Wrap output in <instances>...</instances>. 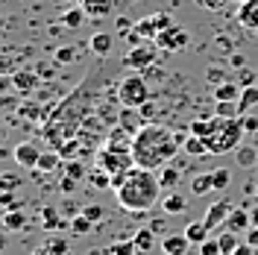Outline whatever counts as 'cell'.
<instances>
[{
  "mask_svg": "<svg viewBox=\"0 0 258 255\" xmlns=\"http://www.w3.org/2000/svg\"><path fill=\"white\" fill-rule=\"evenodd\" d=\"M12 88V77H6V74H0V94H6Z\"/></svg>",
  "mask_w": 258,
  "mask_h": 255,
  "instance_id": "obj_53",
  "label": "cell"
},
{
  "mask_svg": "<svg viewBox=\"0 0 258 255\" xmlns=\"http://www.w3.org/2000/svg\"><path fill=\"white\" fill-rule=\"evenodd\" d=\"M82 18H85V9L74 3V6H71V9L62 15V24H64V27H71V30H77V27L82 24Z\"/></svg>",
  "mask_w": 258,
  "mask_h": 255,
  "instance_id": "obj_30",
  "label": "cell"
},
{
  "mask_svg": "<svg viewBox=\"0 0 258 255\" xmlns=\"http://www.w3.org/2000/svg\"><path fill=\"white\" fill-rule=\"evenodd\" d=\"M185 144V135H173L161 123H144L132 135V159L138 167L161 170Z\"/></svg>",
  "mask_w": 258,
  "mask_h": 255,
  "instance_id": "obj_1",
  "label": "cell"
},
{
  "mask_svg": "<svg viewBox=\"0 0 258 255\" xmlns=\"http://www.w3.org/2000/svg\"><path fill=\"white\" fill-rule=\"evenodd\" d=\"M24 226H27V214H24V208H12V211L3 214V229H6V232H21Z\"/></svg>",
  "mask_w": 258,
  "mask_h": 255,
  "instance_id": "obj_19",
  "label": "cell"
},
{
  "mask_svg": "<svg viewBox=\"0 0 258 255\" xmlns=\"http://www.w3.org/2000/svg\"><path fill=\"white\" fill-rule=\"evenodd\" d=\"M235 255H258V249H255V246H249V243H246V240H243L241 246H238V249H235Z\"/></svg>",
  "mask_w": 258,
  "mask_h": 255,
  "instance_id": "obj_51",
  "label": "cell"
},
{
  "mask_svg": "<svg viewBox=\"0 0 258 255\" xmlns=\"http://www.w3.org/2000/svg\"><path fill=\"white\" fill-rule=\"evenodd\" d=\"M209 226L203 223V220H200V223H188V229H185V235H188V240H191L194 246H200V243H206V240H209Z\"/></svg>",
  "mask_w": 258,
  "mask_h": 255,
  "instance_id": "obj_22",
  "label": "cell"
},
{
  "mask_svg": "<svg viewBox=\"0 0 258 255\" xmlns=\"http://www.w3.org/2000/svg\"><path fill=\"white\" fill-rule=\"evenodd\" d=\"M241 94H243V85L238 80L232 82V80H226V82H220V85H214V100L220 103V100H241Z\"/></svg>",
  "mask_w": 258,
  "mask_h": 255,
  "instance_id": "obj_17",
  "label": "cell"
},
{
  "mask_svg": "<svg viewBox=\"0 0 258 255\" xmlns=\"http://www.w3.org/2000/svg\"><path fill=\"white\" fill-rule=\"evenodd\" d=\"M3 135H6V129H3V120H0V141H3Z\"/></svg>",
  "mask_w": 258,
  "mask_h": 255,
  "instance_id": "obj_59",
  "label": "cell"
},
{
  "mask_svg": "<svg viewBox=\"0 0 258 255\" xmlns=\"http://www.w3.org/2000/svg\"><path fill=\"white\" fill-rule=\"evenodd\" d=\"M41 226L47 229V232H59V229H64V226H71V220H64L62 214H59V208H41Z\"/></svg>",
  "mask_w": 258,
  "mask_h": 255,
  "instance_id": "obj_15",
  "label": "cell"
},
{
  "mask_svg": "<svg viewBox=\"0 0 258 255\" xmlns=\"http://www.w3.org/2000/svg\"><path fill=\"white\" fill-rule=\"evenodd\" d=\"M117 123L126 129L129 135H135L138 129L144 126V112H141V109H129V106H120V112H117Z\"/></svg>",
  "mask_w": 258,
  "mask_h": 255,
  "instance_id": "obj_11",
  "label": "cell"
},
{
  "mask_svg": "<svg viewBox=\"0 0 258 255\" xmlns=\"http://www.w3.org/2000/svg\"><path fill=\"white\" fill-rule=\"evenodd\" d=\"M188 129L206 141L211 156H226L238 150L243 132H246L241 117H220V114H214V120H194Z\"/></svg>",
  "mask_w": 258,
  "mask_h": 255,
  "instance_id": "obj_3",
  "label": "cell"
},
{
  "mask_svg": "<svg viewBox=\"0 0 258 255\" xmlns=\"http://www.w3.org/2000/svg\"><path fill=\"white\" fill-rule=\"evenodd\" d=\"M217 240H220V252H223V255H235V249L241 246V240H238V232H232V229L220 232V235H217Z\"/></svg>",
  "mask_w": 258,
  "mask_h": 255,
  "instance_id": "obj_24",
  "label": "cell"
},
{
  "mask_svg": "<svg viewBox=\"0 0 258 255\" xmlns=\"http://www.w3.org/2000/svg\"><path fill=\"white\" fill-rule=\"evenodd\" d=\"M38 82H41L38 71H15V74H12V88L24 97L32 94V91L38 88Z\"/></svg>",
  "mask_w": 258,
  "mask_h": 255,
  "instance_id": "obj_10",
  "label": "cell"
},
{
  "mask_svg": "<svg viewBox=\"0 0 258 255\" xmlns=\"http://www.w3.org/2000/svg\"><path fill=\"white\" fill-rule=\"evenodd\" d=\"M0 208L12 211V208H24V200H18L12 191H0Z\"/></svg>",
  "mask_w": 258,
  "mask_h": 255,
  "instance_id": "obj_37",
  "label": "cell"
},
{
  "mask_svg": "<svg viewBox=\"0 0 258 255\" xmlns=\"http://www.w3.org/2000/svg\"><path fill=\"white\" fill-rule=\"evenodd\" d=\"M217 47H223V50H229V38H226V35H220V38H217Z\"/></svg>",
  "mask_w": 258,
  "mask_h": 255,
  "instance_id": "obj_56",
  "label": "cell"
},
{
  "mask_svg": "<svg viewBox=\"0 0 258 255\" xmlns=\"http://www.w3.org/2000/svg\"><path fill=\"white\" fill-rule=\"evenodd\" d=\"M238 3H243V0H238Z\"/></svg>",
  "mask_w": 258,
  "mask_h": 255,
  "instance_id": "obj_61",
  "label": "cell"
},
{
  "mask_svg": "<svg viewBox=\"0 0 258 255\" xmlns=\"http://www.w3.org/2000/svg\"><path fill=\"white\" fill-rule=\"evenodd\" d=\"M12 106H18V97L0 94V109H12Z\"/></svg>",
  "mask_w": 258,
  "mask_h": 255,
  "instance_id": "obj_50",
  "label": "cell"
},
{
  "mask_svg": "<svg viewBox=\"0 0 258 255\" xmlns=\"http://www.w3.org/2000/svg\"><path fill=\"white\" fill-rule=\"evenodd\" d=\"M47 246H50L56 255H68V252H71V246H68V240H64V238H50Z\"/></svg>",
  "mask_w": 258,
  "mask_h": 255,
  "instance_id": "obj_42",
  "label": "cell"
},
{
  "mask_svg": "<svg viewBox=\"0 0 258 255\" xmlns=\"http://www.w3.org/2000/svg\"><path fill=\"white\" fill-rule=\"evenodd\" d=\"M246 243L258 249V226H249V229H246Z\"/></svg>",
  "mask_w": 258,
  "mask_h": 255,
  "instance_id": "obj_49",
  "label": "cell"
},
{
  "mask_svg": "<svg viewBox=\"0 0 258 255\" xmlns=\"http://www.w3.org/2000/svg\"><path fill=\"white\" fill-rule=\"evenodd\" d=\"M32 255H56V252H53V249H50L47 243H44V246H38V249H35Z\"/></svg>",
  "mask_w": 258,
  "mask_h": 255,
  "instance_id": "obj_55",
  "label": "cell"
},
{
  "mask_svg": "<svg viewBox=\"0 0 258 255\" xmlns=\"http://www.w3.org/2000/svg\"><path fill=\"white\" fill-rule=\"evenodd\" d=\"M35 71H38L41 80H53V77H56V65H47V62H38L35 65Z\"/></svg>",
  "mask_w": 258,
  "mask_h": 255,
  "instance_id": "obj_44",
  "label": "cell"
},
{
  "mask_svg": "<svg viewBox=\"0 0 258 255\" xmlns=\"http://www.w3.org/2000/svg\"><path fill=\"white\" fill-rule=\"evenodd\" d=\"M249 214H252V226H258V206L252 208V211H249Z\"/></svg>",
  "mask_w": 258,
  "mask_h": 255,
  "instance_id": "obj_58",
  "label": "cell"
},
{
  "mask_svg": "<svg viewBox=\"0 0 258 255\" xmlns=\"http://www.w3.org/2000/svg\"><path fill=\"white\" fill-rule=\"evenodd\" d=\"M153 24H156L159 32H164L167 27H173V18L167 15V12H159V15H153ZM156 38H159V35H156Z\"/></svg>",
  "mask_w": 258,
  "mask_h": 255,
  "instance_id": "obj_40",
  "label": "cell"
},
{
  "mask_svg": "<svg viewBox=\"0 0 258 255\" xmlns=\"http://www.w3.org/2000/svg\"><path fill=\"white\" fill-rule=\"evenodd\" d=\"M182 147H185V153H191V156H197V159H200V156H209V147H206V141H203L200 135H194V132H188V138H185V144H182Z\"/></svg>",
  "mask_w": 258,
  "mask_h": 255,
  "instance_id": "obj_25",
  "label": "cell"
},
{
  "mask_svg": "<svg viewBox=\"0 0 258 255\" xmlns=\"http://www.w3.org/2000/svg\"><path fill=\"white\" fill-rule=\"evenodd\" d=\"M229 214H232V206H229L226 200H217V203H211V206L206 208V214H203V223L209 226V229H217V226H226Z\"/></svg>",
  "mask_w": 258,
  "mask_h": 255,
  "instance_id": "obj_9",
  "label": "cell"
},
{
  "mask_svg": "<svg viewBox=\"0 0 258 255\" xmlns=\"http://www.w3.org/2000/svg\"><path fill=\"white\" fill-rule=\"evenodd\" d=\"M156 59H159V47H156V44H135V47L126 53L123 68H129V71H141V74H144L150 65H156Z\"/></svg>",
  "mask_w": 258,
  "mask_h": 255,
  "instance_id": "obj_6",
  "label": "cell"
},
{
  "mask_svg": "<svg viewBox=\"0 0 258 255\" xmlns=\"http://www.w3.org/2000/svg\"><path fill=\"white\" fill-rule=\"evenodd\" d=\"M88 182H91L94 188H100V191H106V188H112V173L103 170V167H97V170L88 173Z\"/></svg>",
  "mask_w": 258,
  "mask_h": 255,
  "instance_id": "obj_29",
  "label": "cell"
},
{
  "mask_svg": "<svg viewBox=\"0 0 258 255\" xmlns=\"http://www.w3.org/2000/svg\"><path fill=\"white\" fill-rule=\"evenodd\" d=\"M62 173H64V176H71V179H77V182H80L82 176H88L80 159H68V161H64V167H62Z\"/></svg>",
  "mask_w": 258,
  "mask_h": 255,
  "instance_id": "obj_33",
  "label": "cell"
},
{
  "mask_svg": "<svg viewBox=\"0 0 258 255\" xmlns=\"http://www.w3.org/2000/svg\"><path fill=\"white\" fill-rule=\"evenodd\" d=\"M117 203L132 211V214H147L150 208H156L161 203V182L159 170H147V167H132L126 176V182L117 188Z\"/></svg>",
  "mask_w": 258,
  "mask_h": 255,
  "instance_id": "obj_2",
  "label": "cell"
},
{
  "mask_svg": "<svg viewBox=\"0 0 258 255\" xmlns=\"http://www.w3.org/2000/svg\"><path fill=\"white\" fill-rule=\"evenodd\" d=\"M12 159L18 161V167L35 170V164H38V159H41V150H38L32 141H21L15 150H12Z\"/></svg>",
  "mask_w": 258,
  "mask_h": 255,
  "instance_id": "obj_8",
  "label": "cell"
},
{
  "mask_svg": "<svg viewBox=\"0 0 258 255\" xmlns=\"http://www.w3.org/2000/svg\"><path fill=\"white\" fill-rule=\"evenodd\" d=\"M161 206H164V214H182V211L188 208V200L170 191L167 197H164V200H161Z\"/></svg>",
  "mask_w": 258,
  "mask_h": 255,
  "instance_id": "obj_23",
  "label": "cell"
},
{
  "mask_svg": "<svg viewBox=\"0 0 258 255\" xmlns=\"http://www.w3.org/2000/svg\"><path fill=\"white\" fill-rule=\"evenodd\" d=\"M252 80H255V74H252L249 68H243V71H241V77H238V82H241L243 88H246V85H252Z\"/></svg>",
  "mask_w": 258,
  "mask_h": 255,
  "instance_id": "obj_48",
  "label": "cell"
},
{
  "mask_svg": "<svg viewBox=\"0 0 258 255\" xmlns=\"http://www.w3.org/2000/svg\"><path fill=\"white\" fill-rule=\"evenodd\" d=\"M200 3H203L206 9H223L226 6V0H200Z\"/></svg>",
  "mask_w": 258,
  "mask_h": 255,
  "instance_id": "obj_54",
  "label": "cell"
},
{
  "mask_svg": "<svg viewBox=\"0 0 258 255\" xmlns=\"http://www.w3.org/2000/svg\"><path fill=\"white\" fill-rule=\"evenodd\" d=\"M188 41H191V35L188 30H182V27H167L164 32H159V38H156V47L164 50V53H179V50L188 47Z\"/></svg>",
  "mask_w": 258,
  "mask_h": 255,
  "instance_id": "obj_7",
  "label": "cell"
},
{
  "mask_svg": "<svg viewBox=\"0 0 258 255\" xmlns=\"http://www.w3.org/2000/svg\"><path fill=\"white\" fill-rule=\"evenodd\" d=\"M238 103H241V114H246L252 106H258V88H255V85H246Z\"/></svg>",
  "mask_w": 258,
  "mask_h": 255,
  "instance_id": "obj_31",
  "label": "cell"
},
{
  "mask_svg": "<svg viewBox=\"0 0 258 255\" xmlns=\"http://www.w3.org/2000/svg\"><path fill=\"white\" fill-rule=\"evenodd\" d=\"M258 161V150H252V147H238V164L241 167H252Z\"/></svg>",
  "mask_w": 258,
  "mask_h": 255,
  "instance_id": "obj_35",
  "label": "cell"
},
{
  "mask_svg": "<svg viewBox=\"0 0 258 255\" xmlns=\"http://www.w3.org/2000/svg\"><path fill=\"white\" fill-rule=\"evenodd\" d=\"M229 182H232V173H229L226 167L211 170V185H214V191H223V188H229Z\"/></svg>",
  "mask_w": 258,
  "mask_h": 255,
  "instance_id": "obj_32",
  "label": "cell"
},
{
  "mask_svg": "<svg viewBox=\"0 0 258 255\" xmlns=\"http://www.w3.org/2000/svg\"><path fill=\"white\" fill-rule=\"evenodd\" d=\"M188 246H194V243L188 240L185 232L182 235H164V240H161L164 255H188Z\"/></svg>",
  "mask_w": 258,
  "mask_h": 255,
  "instance_id": "obj_13",
  "label": "cell"
},
{
  "mask_svg": "<svg viewBox=\"0 0 258 255\" xmlns=\"http://www.w3.org/2000/svg\"><path fill=\"white\" fill-rule=\"evenodd\" d=\"M206 80H209V85H220V82H226V74H223V68H209V74H206Z\"/></svg>",
  "mask_w": 258,
  "mask_h": 255,
  "instance_id": "obj_45",
  "label": "cell"
},
{
  "mask_svg": "<svg viewBox=\"0 0 258 255\" xmlns=\"http://www.w3.org/2000/svg\"><path fill=\"white\" fill-rule=\"evenodd\" d=\"M88 47H91V53L94 56H109L112 53V47H114V35H109V32H94L91 35V41H88Z\"/></svg>",
  "mask_w": 258,
  "mask_h": 255,
  "instance_id": "obj_16",
  "label": "cell"
},
{
  "mask_svg": "<svg viewBox=\"0 0 258 255\" xmlns=\"http://www.w3.org/2000/svg\"><path fill=\"white\" fill-rule=\"evenodd\" d=\"M179 179H182V173H179L176 167H170V164H164V167L159 170V182H161V188H167V191L176 188Z\"/></svg>",
  "mask_w": 258,
  "mask_h": 255,
  "instance_id": "obj_26",
  "label": "cell"
},
{
  "mask_svg": "<svg viewBox=\"0 0 258 255\" xmlns=\"http://www.w3.org/2000/svg\"><path fill=\"white\" fill-rule=\"evenodd\" d=\"M241 120H243V129L246 132H258V117H252V114L246 112V114H241Z\"/></svg>",
  "mask_w": 258,
  "mask_h": 255,
  "instance_id": "obj_46",
  "label": "cell"
},
{
  "mask_svg": "<svg viewBox=\"0 0 258 255\" xmlns=\"http://www.w3.org/2000/svg\"><path fill=\"white\" fill-rule=\"evenodd\" d=\"M82 214H85L91 223H97V220H103V214H106V211H103V206H85V208H82Z\"/></svg>",
  "mask_w": 258,
  "mask_h": 255,
  "instance_id": "obj_43",
  "label": "cell"
},
{
  "mask_svg": "<svg viewBox=\"0 0 258 255\" xmlns=\"http://www.w3.org/2000/svg\"><path fill=\"white\" fill-rule=\"evenodd\" d=\"M214 114H220V117H241V103L238 100H220L214 106Z\"/></svg>",
  "mask_w": 258,
  "mask_h": 255,
  "instance_id": "obj_28",
  "label": "cell"
},
{
  "mask_svg": "<svg viewBox=\"0 0 258 255\" xmlns=\"http://www.w3.org/2000/svg\"><path fill=\"white\" fill-rule=\"evenodd\" d=\"M3 249H6V229L0 232V252H3Z\"/></svg>",
  "mask_w": 258,
  "mask_h": 255,
  "instance_id": "obj_57",
  "label": "cell"
},
{
  "mask_svg": "<svg viewBox=\"0 0 258 255\" xmlns=\"http://www.w3.org/2000/svg\"><path fill=\"white\" fill-rule=\"evenodd\" d=\"M82 9H85V15L106 18L114 9V3H112V0H85V3H82Z\"/></svg>",
  "mask_w": 258,
  "mask_h": 255,
  "instance_id": "obj_21",
  "label": "cell"
},
{
  "mask_svg": "<svg viewBox=\"0 0 258 255\" xmlns=\"http://www.w3.org/2000/svg\"><path fill=\"white\" fill-rule=\"evenodd\" d=\"M74 59H77V50L74 47H59L56 50V62L59 65H71Z\"/></svg>",
  "mask_w": 258,
  "mask_h": 255,
  "instance_id": "obj_41",
  "label": "cell"
},
{
  "mask_svg": "<svg viewBox=\"0 0 258 255\" xmlns=\"http://www.w3.org/2000/svg\"><path fill=\"white\" fill-rule=\"evenodd\" d=\"M91 220H88V217H85V214H74V217H71V235H74V238H85V235H88V232H91Z\"/></svg>",
  "mask_w": 258,
  "mask_h": 255,
  "instance_id": "obj_27",
  "label": "cell"
},
{
  "mask_svg": "<svg viewBox=\"0 0 258 255\" xmlns=\"http://www.w3.org/2000/svg\"><path fill=\"white\" fill-rule=\"evenodd\" d=\"M71 3H77V6H82V3H85V0H71Z\"/></svg>",
  "mask_w": 258,
  "mask_h": 255,
  "instance_id": "obj_60",
  "label": "cell"
},
{
  "mask_svg": "<svg viewBox=\"0 0 258 255\" xmlns=\"http://www.w3.org/2000/svg\"><path fill=\"white\" fill-rule=\"evenodd\" d=\"M132 243H135V249L138 252H150L153 246H156V232L147 226V229H138L135 235H132Z\"/></svg>",
  "mask_w": 258,
  "mask_h": 255,
  "instance_id": "obj_20",
  "label": "cell"
},
{
  "mask_svg": "<svg viewBox=\"0 0 258 255\" xmlns=\"http://www.w3.org/2000/svg\"><path fill=\"white\" fill-rule=\"evenodd\" d=\"M59 188H62L64 194H74V188H77V179H71V176H62V182H59Z\"/></svg>",
  "mask_w": 258,
  "mask_h": 255,
  "instance_id": "obj_47",
  "label": "cell"
},
{
  "mask_svg": "<svg viewBox=\"0 0 258 255\" xmlns=\"http://www.w3.org/2000/svg\"><path fill=\"white\" fill-rule=\"evenodd\" d=\"M109 252H112V255H135L138 249H135V243H132V240H114L112 246H109Z\"/></svg>",
  "mask_w": 258,
  "mask_h": 255,
  "instance_id": "obj_38",
  "label": "cell"
},
{
  "mask_svg": "<svg viewBox=\"0 0 258 255\" xmlns=\"http://www.w3.org/2000/svg\"><path fill=\"white\" fill-rule=\"evenodd\" d=\"M59 164H62V153L50 147V150L41 153V159H38V164H35V170H38V173H53V170H59Z\"/></svg>",
  "mask_w": 258,
  "mask_h": 255,
  "instance_id": "obj_18",
  "label": "cell"
},
{
  "mask_svg": "<svg viewBox=\"0 0 258 255\" xmlns=\"http://www.w3.org/2000/svg\"><path fill=\"white\" fill-rule=\"evenodd\" d=\"M97 161L103 170H109L112 176H126L132 167H135V159H132V147H123V144H103V150L97 153Z\"/></svg>",
  "mask_w": 258,
  "mask_h": 255,
  "instance_id": "obj_5",
  "label": "cell"
},
{
  "mask_svg": "<svg viewBox=\"0 0 258 255\" xmlns=\"http://www.w3.org/2000/svg\"><path fill=\"white\" fill-rule=\"evenodd\" d=\"M238 24L243 30L258 32V0H243L241 9H238Z\"/></svg>",
  "mask_w": 258,
  "mask_h": 255,
  "instance_id": "obj_12",
  "label": "cell"
},
{
  "mask_svg": "<svg viewBox=\"0 0 258 255\" xmlns=\"http://www.w3.org/2000/svg\"><path fill=\"white\" fill-rule=\"evenodd\" d=\"M164 217H156V220H150V229H153V232H156V235H161V232H164Z\"/></svg>",
  "mask_w": 258,
  "mask_h": 255,
  "instance_id": "obj_52",
  "label": "cell"
},
{
  "mask_svg": "<svg viewBox=\"0 0 258 255\" xmlns=\"http://www.w3.org/2000/svg\"><path fill=\"white\" fill-rule=\"evenodd\" d=\"M252 226V214L246 211V208H232V214H229V220H226V229H232V232H246Z\"/></svg>",
  "mask_w": 258,
  "mask_h": 255,
  "instance_id": "obj_14",
  "label": "cell"
},
{
  "mask_svg": "<svg viewBox=\"0 0 258 255\" xmlns=\"http://www.w3.org/2000/svg\"><path fill=\"white\" fill-rule=\"evenodd\" d=\"M117 100H120V106H129V109H141L150 103V82L141 71H132L129 77L120 80L117 85Z\"/></svg>",
  "mask_w": 258,
  "mask_h": 255,
  "instance_id": "obj_4",
  "label": "cell"
},
{
  "mask_svg": "<svg viewBox=\"0 0 258 255\" xmlns=\"http://www.w3.org/2000/svg\"><path fill=\"white\" fill-rule=\"evenodd\" d=\"M21 182H24V176L18 173H0V191H12L15 194L21 188Z\"/></svg>",
  "mask_w": 258,
  "mask_h": 255,
  "instance_id": "obj_34",
  "label": "cell"
},
{
  "mask_svg": "<svg viewBox=\"0 0 258 255\" xmlns=\"http://www.w3.org/2000/svg\"><path fill=\"white\" fill-rule=\"evenodd\" d=\"M214 185H211V173H200V176H194V182H191V191L194 194H209Z\"/></svg>",
  "mask_w": 258,
  "mask_h": 255,
  "instance_id": "obj_36",
  "label": "cell"
},
{
  "mask_svg": "<svg viewBox=\"0 0 258 255\" xmlns=\"http://www.w3.org/2000/svg\"><path fill=\"white\" fill-rule=\"evenodd\" d=\"M200 255H223V252H220V240L209 238L206 243H200Z\"/></svg>",
  "mask_w": 258,
  "mask_h": 255,
  "instance_id": "obj_39",
  "label": "cell"
}]
</instances>
